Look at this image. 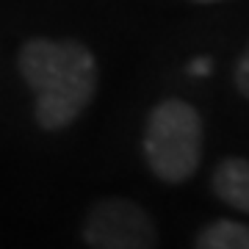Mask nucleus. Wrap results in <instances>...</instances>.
Wrapping results in <instances>:
<instances>
[{
	"label": "nucleus",
	"mask_w": 249,
	"mask_h": 249,
	"mask_svg": "<svg viewBox=\"0 0 249 249\" xmlns=\"http://www.w3.org/2000/svg\"><path fill=\"white\" fill-rule=\"evenodd\" d=\"M211 186L224 205L249 213V158H224L211 175Z\"/></svg>",
	"instance_id": "4"
},
{
	"label": "nucleus",
	"mask_w": 249,
	"mask_h": 249,
	"mask_svg": "<svg viewBox=\"0 0 249 249\" xmlns=\"http://www.w3.org/2000/svg\"><path fill=\"white\" fill-rule=\"evenodd\" d=\"M199 249H249V224L235 219H219L202 227L196 235Z\"/></svg>",
	"instance_id": "5"
},
{
	"label": "nucleus",
	"mask_w": 249,
	"mask_h": 249,
	"mask_svg": "<svg viewBox=\"0 0 249 249\" xmlns=\"http://www.w3.org/2000/svg\"><path fill=\"white\" fill-rule=\"evenodd\" d=\"M80 235L94 249H150L158 244V227L150 211L124 196L100 199L86 216Z\"/></svg>",
	"instance_id": "3"
},
{
	"label": "nucleus",
	"mask_w": 249,
	"mask_h": 249,
	"mask_svg": "<svg viewBox=\"0 0 249 249\" xmlns=\"http://www.w3.org/2000/svg\"><path fill=\"white\" fill-rule=\"evenodd\" d=\"M144 160L158 180L178 186L194 178L202 160V119L186 100H160L150 111L142 139Z\"/></svg>",
	"instance_id": "2"
},
{
	"label": "nucleus",
	"mask_w": 249,
	"mask_h": 249,
	"mask_svg": "<svg viewBox=\"0 0 249 249\" xmlns=\"http://www.w3.org/2000/svg\"><path fill=\"white\" fill-rule=\"evenodd\" d=\"M19 75L34 91V116L45 130H64L97 91V61L75 39H31L19 50Z\"/></svg>",
	"instance_id": "1"
},
{
	"label": "nucleus",
	"mask_w": 249,
	"mask_h": 249,
	"mask_svg": "<svg viewBox=\"0 0 249 249\" xmlns=\"http://www.w3.org/2000/svg\"><path fill=\"white\" fill-rule=\"evenodd\" d=\"M188 72H191V75H211V61H208V58H196V61L188 67Z\"/></svg>",
	"instance_id": "7"
},
{
	"label": "nucleus",
	"mask_w": 249,
	"mask_h": 249,
	"mask_svg": "<svg viewBox=\"0 0 249 249\" xmlns=\"http://www.w3.org/2000/svg\"><path fill=\"white\" fill-rule=\"evenodd\" d=\"M232 80H235V89H238L241 97H247V100H249V45L244 47V53H241V55H238V61H235Z\"/></svg>",
	"instance_id": "6"
},
{
	"label": "nucleus",
	"mask_w": 249,
	"mask_h": 249,
	"mask_svg": "<svg viewBox=\"0 0 249 249\" xmlns=\"http://www.w3.org/2000/svg\"><path fill=\"white\" fill-rule=\"evenodd\" d=\"M194 3H219V0H194Z\"/></svg>",
	"instance_id": "8"
}]
</instances>
